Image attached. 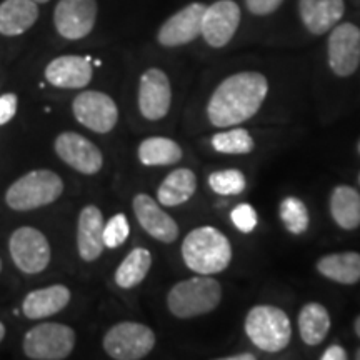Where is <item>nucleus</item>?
Segmentation results:
<instances>
[{
  "instance_id": "obj_1",
  "label": "nucleus",
  "mask_w": 360,
  "mask_h": 360,
  "mask_svg": "<svg viewBox=\"0 0 360 360\" xmlns=\"http://www.w3.org/2000/svg\"><path fill=\"white\" fill-rule=\"evenodd\" d=\"M269 82L259 72H238L214 90L207 117L214 127H236L257 114L267 97Z\"/></svg>"
},
{
  "instance_id": "obj_2",
  "label": "nucleus",
  "mask_w": 360,
  "mask_h": 360,
  "mask_svg": "<svg viewBox=\"0 0 360 360\" xmlns=\"http://www.w3.org/2000/svg\"><path fill=\"white\" fill-rule=\"evenodd\" d=\"M182 259L195 274L212 276L229 267L232 260V245L222 232L205 225L193 229L184 238Z\"/></svg>"
},
{
  "instance_id": "obj_3",
  "label": "nucleus",
  "mask_w": 360,
  "mask_h": 360,
  "mask_svg": "<svg viewBox=\"0 0 360 360\" xmlns=\"http://www.w3.org/2000/svg\"><path fill=\"white\" fill-rule=\"evenodd\" d=\"M220 299V283L210 276H197L175 283L167 295V307L175 317L192 319L212 312Z\"/></svg>"
},
{
  "instance_id": "obj_4",
  "label": "nucleus",
  "mask_w": 360,
  "mask_h": 360,
  "mask_svg": "<svg viewBox=\"0 0 360 360\" xmlns=\"http://www.w3.org/2000/svg\"><path fill=\"white\" fill-rule=\"evenodd\" d=\"M64 192L60 175L47 169L32 170L17 179L6 192V202L12 210L27 212L53 204Z\"/></svg>"
},
{
  "instance_id": "obj_5",
  "label": "nucleus",
  "mask_w": 360,
  "mask_h": 360,
  "mask_svg": "<svg viewBox=\"0 0 360 360\" xmlns=\"http://www.w3.org/2000/svg\"><path fill=\"white\" fill-rule=\"evenodd\" d=\"M245 334L264 352H281L290 344L292 326L289 315L274 305H255L245 317Z\"/></svg>"
},
{
  "instance_id": "obj_6",
  "label": "nucleus",
  "mask_w": 360,
  "mask_h": 360,
  "mask_svg": "<svg viewBox=\"0 0 360 360\" xmlns=\"http://www.w3.org/2000/svg\"><path fill=\"white\" fill-rule=\"evenodd\" d=\"M74 347V328L64 326V323H40V326L30 328L24 337V354L34 360L67 359Z\"/></svg>"
},
{
  "instance_id": "obj_7",
  "label": "nucleus",
  "mask_w": 360,
  "mask_h": 360,
  "mask_svg": "<svg viewBox=\"0 0 360 360\" xmlns=\"http://www.w3.org/2000/svg\"><path fill=\"white\" fill-rule=\"evenodd\" d=\"M155 345L150 327L139 322H120L103 337V350L115 360H139L147 357Z\"/></svg>"
},
{
  "instance_id": "obj_8",
  "label": "nucleus",
  "mask_w": 360,
  "mask_h": 360,
  "mask_svg": "<svg viewBox=\"0 0 360 360\" xmlns=\"http://www.w3.org/2000/svg\"><path fill=\"white\" fill-rule=\"evenodd\" d=\"M11 257L24 274H40L51 262V244L42 232L34 227H20L8 240Z\"/></svg>"
},
{
  "instance_id": "obj_9",
  "label": "nucleus",
  "mask_w": 360,
  "mask_h": 360,
  "mask_svg": "<svg viewBox=\"0 0 360 360\" xmlns=\"http://www.w3.org/2000/svg\"><path fill=\"white\" fill-rule=\"evenodd\" d=\"M72 112L79 124L97 134H107L117 125L119 109L114 98L98 90H84L72 103Z\"/></svg>"
},
{
  "instance_id": "obj_10",
  "label": "nucleus",
  "mask_w": 360,
  "mask_h": 360,
  "mask_svg": "<svg viewBox=\"0 0 360 360\" xmlns=\"http://www.w3.org/2000/svg\"><path fill=\"white\" fill-rule=\"evenodd\" d=\"M96 0H60L53 12L57 32L69 40L87 37L96 25Z\"/></svg>"
},
{
  "instance_id": "obj_11",
  "label": "nucleus",
  "mask_w": 360,
  "mask_h": 360,
  "mask_svg": "<svg viewBox=\"0 0 360 360\" xmlns=\"http://www.w3.org/2000/svg\"><path fill=\"white\" fill-rule=\"evenodd\" d=\"M360 64V29L354 24H340L328 37V65L339 77L352 75Z\"/></svg>"
},
{
  "instance_id": "obj_12",
  "label": "nucleus",
  "mask_w": 360,
  "mask_h": 360,
  "mask_svg": "<svg viewBox=\"0 0 360 360\" xmlns=\"http://www.w3.org/2000/svg\"><path fill=\"white\" fill-rule=\"evenodd\" d=\"M53 148L69 167L84 175H96L103 165L101 148L77 132H62Z\"/></svg>"
},
{
  "instance_id": "obj_13",
  "label": "nucleus",
  "mask_w": 360,
  "mask_h": 360,
  "mask_svg": "<svg viewBox=\"0 0 360 360\" xmlns=\"http://www.w3.org/2000/svg\"><path fill=\"white\" fill-rule=\"evenodd\" d=\"M172 105V87L164 70L148 69L139 84V109L147 120H160Z\"/></svg>"
},
{
  "instance_id": "obj_14",
  "label": "nucleus",
  "mask_w": 360,
  "mask_h": 360,
  "mask_svg": "<svg viewBox=\"0 0 360 360\" xmlns=\"http://www.w3.org/2000/svg\"><path fill=\"white\" fill-rule=\"evenodd\" d=\"M240 24V7L232 0H219L205 7L202 35L210 47H225L236 35Z\"/></svg>"
},
{
  "instance_id": "obj_15",
  "label": "nucleus",
  "mask_w": 360,
  "mask_h": 360,
  "mask_svg": "<svg viewBox=\"0 0 360 360\" xmlns=\"http://www.w3.org/2000/svg\"><path fill=\"white\" fill-rule=\"evenodd\" d=\"M134 214L141 227L148 236L164 244H172L179 237V225L165 212L157 202L147 193H137L132 202Z\"/></svg>"
},
{
  "instance_id": "obj_16",
  "label": "nucleus",
  "mask_w": 360,
  "mask_h": 360,
  "mask_svg": "<svg viewBox=\"0 0 360 360\" xmlns=\"http://www.w3.org/2000/svg\"><path fill=\"white\" fill-rule=\"evenodd\" d=\"M204 4H191L182 11L174 13L170 19L160 27L159 42L164 47H177L195 40L202 35V20H204Z\"/></svg>"
},
{
  "instance_id": "obj_17",
  "label": "nucleus",
  "mask_w": 360,
  "mask_h": 360,
  "mask_svg": "<svg viewBox=\"0 0 360 360\" xmlns=\"http://www.w3.org/2000/svg\"><path fill=\"white\" fill-rule=\"evenodd\" d=\"M90 57L62 56L53 58L45 69L47 82L58 89H82L92 80Z\"/></svg>"
},
{
  "instance_id": "obj_18",
  "label": "nucleus",
  "mask_w": 360,
  "mask_h": 360,
  "mask_svg": "<svg viewBox=\"0 0 360 360\" xmlns=\"http://www.w3.org/2000/svg\"><path fill=\"white\" fill-rule=\"evenodd\" d=\"M103 215L96 205L84 207L77 222V249L80 259L94 262L102 255L103 249Z\"/></svg>"
},
{
  "instance_id": "obj_19",
  "label": "nucleus",
  "mask_w": 360,
  "mask_h": 360,
  "mask_svg": "<svg viewBox=\"0 0 360 360\" xmlns=\"http://www.w3.org/2000/svg\"><path fill=\"white\" fill-rule=\"evenodd\" d=\"M344 0H300L299 12L310 34L322 35L332 30L344 15Z\"/></svg>"
},
{
  "instance_id": "obj_20",
  "label": "nucleus",
  "mask_w": 360,
  "mask_h": 360,
  "mask_svg": "<svg viewBox=\"0 0 360 360\" xmlns=\"http://www.w3.org/2000/svg\"><path fill=\"white\" fill-rule=\"evenodd\" d=\"M70 302V290L62 283L45 287V289L32 290L27 294L22 304V312L27 319L39 321V319L51 317L64 310Z\"/></svg>"
},
{
  "instance_id": "obj_21",
  "label": "nucleus",
  "mask_w": 360,
  "mask_h": 360,
  "mask_svg": "<svg viewBox=\"0 0 360 360\" xmlns=\"http://www.w3.org/2000/svg\"><path fill=\"white\" fill-rule=\"evenodd\" d=\"M39 19L34 0H4L0 4V34L13 37L27 32Z\"/></svg>"
},
{
  "instance_id": "obj_22",
  "label": "nucleus",
  "mask_w": 360,
  "mask_h": 360,
  "mask_svg": "<svg viewBox=\"0 0 360 360\" xmlns=\"http://www.w3.org/2000/svg\"><path fill=\"white\" fill-rule=\"evenodd\" d=\"M197 191V177L191 169H175L170 172L157 191L159 204L177 207L192 199Z\"/></svg>"
},
{
  "instance_id": "obj_23",
  "label": "nucleus",
  "mask_w": 360,
  "mask_h": 360,
  "mask_svg": "<svg viewBox=\"0 0 360 360\" xmlns=\"http://www.w3.org/2000/svg\"><path fill=\"white\" fill-rule=\"evenodd\" d=\"M317 270L323 277L342 285H352L360 281V254L339 252L328 254L317 262Z\"/></svg>"
},
{
  "instance_id": "obj_24",
  "label": "nucleus",
  "mask_w": 360,
  "mask_h": 360,
  "mask_svg": "<svg viewBox=\"0 0 360 360\" xmlns=\"http://www.w3.org/2000/svg\"><path fill=\"white\" fill-rule=\"evenodd\" d=\"M330 214L344 231H354L360 225V193L349 186H339L330 195Z\"/></svg>"
},
{
  "instance_id": "obj_25",
  "label": "nucleus",
  "mask_w": 360,
  "mask_h": 360,
  "mask_svg": "<svg viewBox=\"0 0 360 360\" xmlns=\"http://www.w3.org/2000/svg\"><path fill=\"white\" fill-rule=\"evenodd\" d=\"M330 330V315L319 302L305 304L299 314V332L307 345H319Z\"/></svg>"
},
{
  "instance_id": "obj_26",
  "label": "nucleus",
  "mask_w": 360,
  "mask_h": 360,
  "mask_svg": "<svg viewBox=\"0 0 360 360\" xmlns=\"http://www.w3.org/2000/svg\"><path fill=\"white\" fill-rule=\"evenodd\" d=\"M137 155L142 165L160 167L177 164L182 159V148L169 137H148L141 142Z\"/></svg>"
},
{
  "instance_id": "obj_27",
  "label": "nucleus",
  "mask_w": 360,
  "mask_h": 360,
  "mask_svg": "<svg viewBox=\"0 0 360 360\" xmlns=\"http://www.w3.org/2000/svg\"><path fill=\"white\" fill-rule=\"evenodd\" d=\"M152 267L150 252L143 247H137L122 260L117 267L115 283L122 289H134L147 277L148 270Z\"/></svg>"
},
{
  "instance_id": "obj_28",
  "label": "nucleus",
  "mask_w": 360,
  "mask_h": 360,
  "mask_svg": "<svg viewBox=\"0 0 360 360\" xmlns=\"http://www.w3.org/2000/svg\"><path fill=\"white\" fill-rule=\"evenodd\" d=\"M212 147L220 154L245 155L254 150L255 142L245 129H231L215 134L212 137Z\"/></svg>"
},
{
  "instance_id": "obj_29",
  "label": "nucleus",
  "mask_w": 360,
  "mask_h": 360,
  "mask_svg": "<svg viewBox=\"0 0 360 360\" xmlns=\"http://www.w3.org/2000/svg\"><path fill=\"white\" fill-rule=\"evenodd\" d=\"M278 214H281L283 227H285L292 236H300V233H304L309 229V210L299 197H285V199L281 202V210H278Z\"/></svg>"
},
{
  "instance_id": "obj_30",
  "label": "nucleus",
  "mask_w": 360,
  "mask_h": 360,
  "mask_svg": "<svg viewBox=\"0 0 360 360\" xmlns=\"http://www.w3.org/2000/svg\"><path fill=\"white\" fill-rule=\"evenodd\" d=\"M209 186L219 195H238L245 191V175L237 169H225L212 172Z\"/></svg>"
},
{
  "instance_id": "obj_31",
  "label": "nucleus",
  "mask_w": 360,
  "mask_h": 360,
  "mask_svg": "<svg viewBox=\"0 0 360 360\" xmlns=\"http://www.w3.org/2000/svg\"><path fill=\"white\" fill-rule=\"evenodd\" d=\"M129 233L130 225L127 217L124 214H115L103 225V245L107 249H117V247L125 244Z\"/></svg>"
},
{
  "instance_id": "obj_32",
  "label": "nucleus",
  "mask_w": 360,
  "mask_h": 360,
  "mask_svg": "<svg viewBox=\"0 0 360 360\" xmlns=\"http://www.w3.org/2000/svg\"><path fill=\"white\" fill-rule=\"evenodd\" d=\"M231 220L238 231L250 233L257 227V212L249 204H238L231 212Z\"/></svg>"
},
{
  "instance_id": "obj_33",
  "label": "nucleus",
  "mask_w": 360,
  "mask_h": 360,
  "mask_svg": "<svg viewBox=\"0 0 360 360\" xmlns=\"http://www.w3.org/2000/svg\"><path fill=\"white\" fill-rule=\"evenodd\" d=\"M17 114V96L15 94H4L0 96V125H6Z\"/></svg>"
},
{
  "instance_id": "obj_34",
  "label": "nucleus",
  "mask_w": 360,
  "mask_h": 360,
  "mask_svg": "<svg viewBox=\"0 0 360 360\" xmlns=\"http://www.w3.org/2000/svg\"><path fill=\"white\" fill-rule=\"evenodd\" d=\"M283 0H245L247 8L254 13V15H269V13L276 12Z\"/></svg>"
},
{
  "instance_id": "obj_35",
  "label": "nucleus",
  "mask_w": 360,
  "mask_h": 360,
  "mask_svg": "<svg viewBox=\"0 0 360 360\" xmlns=\"http://www.w3.org/2000/svg\"><path fill=\"white\" fill-rule=\"evenodd\" d=\"M347 359V352H345L344 347H340V345H330L326 352L322 354V360H345Z\"/></svg>"
},
{
  "instance_id": "obj_36",
  "label": "nucleus",
  "mask_w": 360,
  "mask_h": 360,
  "mask_svg": "<svg viewBox=\"0 0 360 360\" xmlns=\"http://www.w3.org/2000/svg\"><path fill=\"white\" fill-rule=\"evenodd\" d=\"M225 360H255V355L240 354V355H232V357H225Z\"/></svg>"
},
{
  "instance_id": "obj_37",
  "label": "nucleus",
  "mask_w": 360,
  "mask_h": 360,
  "mask_svg": "<svg viewBox=\"0 0 360 360\" xmlns=\"http://www.w3.org/2000/svg\"><path fill=\"white\" fill-rule=\"evenodd\" d=\"M354 327H355V334L360 337V315L357 319H355V326Z\"/></svg>"
},
{
  "instance_id": "obj_38",
  "label": "nucleus",
  "mask_w": 360,
  "mask_h": 360,
  "mask_svg": "<svg viewBox=\"0 0 360 360\" xmlns=\"http://www.w3.org/2000/svg\"><path fill=\"white\" fill-rule=\"evenodd\" d=\"M4 337H6V326H4V323L0 322V342L4 340Z\"/></svg>"
},
{
  "instance_id": "obj_39",
  "label": "nucleus",
  "mask_w": 360,
  "mask_h": 360,
  "mask_svg": "<svg viewBox=\"0 0 360 360\" xmlns=\"http://www.w3.org/2000/svg\"><path fill=\"white\" fill-rule=\"evenodd\" d=\"M34 2H37V4H45V2H49V0H34Z\"/></svg>"
},
{
  "instance_id": "obj_40",
  "label": "nucleus",
  "mask_w": 360,
  "mask_h": 360,
  "mask_svg": "<svg viewBox=\"0 0 360 360\" xmlns=\"http://www.w3.org/2000/svg\"><path fill=\"white\" fill-rule=\"evenodd\" d=\"M355 357H357V359H359V360H360V349H359V350H357V355H355Z\"/></svg>"
},
{
  "instance_id": "obj_41",
  "label": "nucleus",
  "mask_w": 360,
  "mask_h": 360,
  "mask_svg": "<svg viewBox=\"0 0 360 360\" xmlns=\"http://www.w3.org/2000/svg\"><path fill=\"white\" fill-rule=\"evenodd\" d=\"M0 270H2V260H0Z\"/></svg>"
},
{
  "instance_id": "obj_42",
  "label": "nucleus",
  "mask_w": 360,
  "mask_h": 360,
  "mask_svg": "<svg viewBox=\"0 0 360 360\" xmlns=\"http://www.w3.org/2000/svg\"><path fill=\"white\" fill-rule=\"evenodd\" d=\"M359 154H360V142H359Z\"/></svg>"
},
{
  "instance_id": "obj_43",
  "label": "nucleus",
  "mask_w": 360,
  "mask_h": 360,
  "mask_svg": "<svg viewBox=\"0 0 360 360\" xmlns=\"http://www.w3.org/2000/svg\"><path fill=\"white\" fill-rule=\"evenodd\" d=\"M359 182H360V175H359Z\"/></svg>"
}]
</instances>
